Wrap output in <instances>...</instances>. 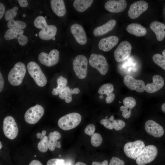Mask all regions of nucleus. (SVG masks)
I'll return each mask as SVG.
<instances>
[{"instance_id":"obj_33","label":"nucleus","mask_w":165,"mask_h":165,"mask_svg":"<svg viewBox=\"0 0 165 165\" xmlns=\"http://www.w3.org/2000/svg\"><path fill=\"white\" fill-rule=\"evenodd\" d=\"M154 62L165 71V57L159 53H156L152 57Z\"/></svg>"},{"instance_id":"obj_28","label":"nucleus","mask_w":165,"mask_h":165,"mask_svg":"<svg viewBox=\"0 0 165 165\" xmlns=\"http://www.w3.org/2000/svg\"><path fill=\"white\" fill-rule=\"evenodd\" d=\"M80 92L79 89L75 88L74 89H70L68 86H65L59 94V98L62 99H64L67 103L71 102L72 100V95L73 94H77Z\"/></svg>"},{"instance_id":"obj_36","label":"nucleus","mask_w":165,"mask_h":165,"mask_svg":"<svg viewBox=\"0 0 165 165\" xmlns=\"http://www.w3.org/2000/svg\"><path fill=\"white\" fill-rule=\"evenodd\" d=\"M18 10V8L16 6H15L12 9L7 10L5 14V19L8 21L14 19L13 18L17 15Z\"/></svg>"},{"instance_id":"obj_57","label":"nucleus","mask_w":165,"mask_h":165,"mask_svg":"<svg viewBox=\"0 0 165 165\" xmlns=\"http://www.w3.org/2000/svg\"><path fill=\"white\" fill-rule=\"evenodd\" d=\"M45 18H46V16H45Z\"/></svg>"},{"instance_id":"obj_37","label":"nucleus","mask_w":165,"mask_h":165,"mask_svg":"<svg viewBox=\"0 0 165 165\" xmlns=\"http://www.w3.org/2000/svg\"><path fill=\"white\" fill-rule=\"evenodd\" d=\"M124 106L132 110L136 105L135 99L132 97H125L123 101Z\"/></svg>"},{"instance_id":"obj_6","label":"nucleus","mask_w":165,"mask_h":165,"mask_svg":"<svg viewBox=\"0 0 165 165\" xmlns=\"http://www.w3.org/2000/svg\"><path fill=\"white\" fill-rule=\"evenodd\" d=\"M87 64V58L83 55H78L74 59L72 62L73 69L79 78L83 79L86 77Z\"/></svg>"},{"instance_id":"obj_32","label":"nucleus","mask_w":165,"mask_h":165,"mask_svg":"<svg viewBox=\"0 0 165 165\" xmlns=\"http://www.w3.org/2000/svg\"><path fill=\"white\" fill-rule=\"evenodd\" d=\"M46 165H72V163L70 160L53 158L48 160Z\"/></svg>"},{"instance_id":"obj_17","label":"nucleus","mask_w":165,"mask_h":165,"mask_svg":"<svg viewBox=\"0 0 165 165\" xmlns=\"http://www.w3.org/2000/svg\"><path fill=\"white\" fill-rule=\"evenodd\" d=\"M145 129L148 134L156 138L162 137L164 133L163 127L152 120H148L146 122Z\"/></svg>"},{"instance_id":"obj_10","label":"nucleus","mask_w":165,"mask_h":165,"mask_svg":"<svg viewBox=\"0 0 165 165\" xmlns=\"http://www.w3.org/2000/svg\"><path fill=\"white\" fill-rule=\"evenodd\" d=\"M3 130L5 135L9 139L13 140L17 137L18 129L13 117L8 116L4 118L3 121Z\"/></svg>"},{"instance_id":"obj_9","label":"nucleus","mask_w":165,"mask_h":165,"mask_svg":"<svg viewBox=\"0 0 165 165\" xmlns=\"http://www.w3.org/2000/svg\"><path fill=\"white\" fill-rule=\"evenodd\" d=\"M44 113V109L41 105H36L29 108L25 112L24 118L28 123L34 124L37 123Z\"/></svg>"},{"instance_id":"obj_1","label":"nucleus","mask_w":165,"mask_h":165,"mask_svg":"<svg viewBox=\"0 0 165 165\" xmlns=\"http://www.w3.org/2000/svg\"><path fill=\"white\" fill-rule=\"evenodd\" d=\"M34 24L36 28L42 29L38 33L39 38L45 40L53 39L55 36L57 29L54 25H48L45 18L42 16L37 17L35 20Z\"/></svg>"},{"instance_id":"obj_53","label":"nucleus","mask_w":165,"mask_h":165,"mask_svg":"<svg viewBox=\"0 0 165 165\" xmlns=\"http://www.w3.org/2000/svg\"><path fill=\"white\" fill-rule=\"evenodd\" d=\"M52 39L53 40H54L55 39V38L54 37Z\"/></svg>"},{"instance_id":"obj_16","label":"nucleus","mask_w":165,"mask_h":165,"mask_svg":"<svg viewBox=\"0 0 165 165\" xmlns=\"http://www.w3.org/2000/svg\"><path fill=\"white\" fill-rule=\"evenodd\" d=\"M71 31L77 42L79 44L84 45L87 41L86 35L84 29L80 24L76 23L70 28Z\"/></svg>"},{"instance_id":"obj_22","label":"nucleus","mask_w":165,"mask_h":165,"mask_svg":"<svg viewBox=\"0 0 165 165\" xmlns=\"http://www.w3.org/2000/svg\"><path fill=\"white\" fill-rule=\"evenodd\" d=\"M114 90V87L111 83H106L101 86L98 90V93L101 95L106 94L107 96L105 102L110 104L112 102L115 98V95L112 92Z\"/></svg>"},{"instance_id":"obj_30","label":"nucleus","mask_w":165,"mask_h":165,"mask_svg":"<svg viewBox=\"0 0 165 165\" xmlns=\"http://www.w3.org/2000/svg\"><path fill=\"white\" fill-rule=\"evenodd\" d=\"M57 86L53 88L52 94L54 95H59L61 91L65 87L67 83V79L62 76H60L57 79Z\"/></svg>"},{"instance_id":"obj_56","label":"nucleus","mask_w":165,"mask_h":165,"mask_svg":"<svg viewBox=\"0 0 165 165\" xmlns=\"http://www.w3.org/2000/svg\"><path fill=\"white\" fill-rule=\"evenodd\" d=\"M36 155H35V157H36Z\"/></svg>"},{"instance_id":"obj_4","label":"nucleus","mask_w":165,"mask_h":165,"mask_svg":"<svg viewBox=\"0 0 165 165\" xmlns=\"http://www.w3.org/2000/svg\"><path fill=\"white\" fill-rule=\"evenodd\" d=\"M27 68L29 74L38 86L43 87L46 85L47 79L37 63L34 61L30 62L27 64Z\"/></svg>"},{"instance_id":"obj_34","label":"nucleus","mask_w":165,"mask_h":165,"mask_svg":"<svg viewBox=\"0 0 165 165\" xmlns=\"http://www.w3.org/2000/svg\"><path fill=\"white\" fill-rule=\"evenodd\" d=\"M48 138L47 136H45L40 140L38 144V148L41 152H45L47 151L48 147Z\"/></svg>"},{"instance_id":"obj_2","label":"nucleus","mask_w":165,"mask_h":165,"mask_svg":"<svg viewBox=\"0 0 165 165\" xmlns=\"http://www.w3.org/2000/svg\"><path fill=\"white\" fill-rule=\"evenodd\" d=\"M81 115L77 112L68 114L60 118L58 121V125L61 129L68 130L73 129L80 123Z\"/></svg>"},{"instance_id":"obj_27","label":"nucleus","mask_w":165,"mask_h":165,"mask_svg":"<svg viewBox=\"0 0 165 165\" xmlns=\"http://www.w3.org/2000/svg\"><path fill=\"white\" fill-rule=\"evenodd\" d=\"M50 3L53 11L57 15L61 17L65 15L66 9L64 0H52Z\"/></svg>"},{"instance_id":"obj_39","label":"nucleus","mask_w":165,"mask_h":165,"mask_svg":"<svg viewBox=\"0 0 165 165\" xmlns=\"http://www.w3.org/2000/svg\"><path fill=\"white\" fill-rule=\"evenodd\" d=\"M95 127L93 124L88 125L84 129L85 133L89 136H91L94 133Z\"/></svg>"},{"instance_id":"obj_54","label":"nucleus","mask_w":165,"mask_h":165,"mask_svg":"<svg viewBox=\"0 0 165 165\" xmlns=\"http://www.w3.org/2000/svg\"><path fill=\"white\" fill-rule=\"evenodd\" d=\"M59 156V157H61V155H59V156Z\"/></svg>"},{"instance_id":"obj_8","label":"nucleus","mask_w":165,"mask_h":165,"mask_svg":"<svg viewBox=\"0 0 165 165\" xmlns=\"http://www.w3.org/2000/svg\"><path fill=\"white\" fill-rule=\"evenodd\" d=\"M89 62L90 65L102 75H105L107 73L108 65L106 58L103 55L92 53L90 56Z\"/></svg>"},{"instance_id":"obj_25","label":"nucleus","mask_w":165,"mask_h":165,"mask_svg":"<svg viewBox=\"0 0 165 165\" xmlns=\"http://www.w3.org/2000/svg\"><path fill=\"white\" fill-rule=\"evenodd\" d=\"M61 137L60 133L57 131H55L49 133L48 147L50 151H54L56 147L58 148H61L60 142L57 141Z\"/></svg>"},{"instance_id":"obj_46","label":"nucleus","mask_w":165,"mask_h":165,"mask_svg":"<svg viewBox=\"0 0 165 165\" xmlns=\"http://www.w3.org/2000/svg\"><path fill=\"white\" fill-rule=\"evenodd\" d=\"M28 165H43L42 163L37 160H33L31 161Z\"/></svg>"},{"instance_id":"obj_26","label":"nucleus","mask_w":165,"mask_h":165,"mask_svg":"<svg viewBox=\"0 0 165 165\" xmlns=\"http://www.w3.org/2000/svg\"><path fill=\"white\" fill-rule=\"evenodd\" d=\"M126 29L129 33L138 37L143 36L147 33L146 28L138 23L130 24L127 26Z\"/></svg>"},{"instance_id":"obj_12","label":"nucleus","mask_w":165,"mask_h":165,"mask_svg":"<svg viewBox=\"0 0 165 165\" xmlns=\"http://www.w3.org/2000/svg\"><path fill=\"white\" fill-rule=\"evenodd\" d=\"M59 59V53L56 49L52 50L49 54L41 52L39 55L38 59L42 64L51 67L56 64Z\"/></svg>"},{"instance_id":"obj_35","label":"nucleus","mask_w":165,"mask_h":165,"mask_svg":"<svg viewBox=\"0 0 165 165\" xmlns=\"http://www.w3.org/2000/svg\"><path fill=\"white\" fill-rule=\"evenodd\" d=\"M102 136L98 133H95L91 136V144L95 147L99 146L102 143Z\"/></svg>"},{"instance_id":"obj_42","label":"nucleus","mask_w":165,"mask_h":165,"mask_svg":"<svg viewBox=\"0 0 165 165\" xmlns=\"http://www.w3.org/2000/svg\"><path fill=\"white\" fill-rule=\"evenodd\" d=\"M18 1L21 7H25L28 5V2L26 0H18Z\"/></svg>"},{"instance_id":"obj_15","label":"nucleus","mask_w":165,"mask_h":165,"mask_svg":"<svg viewBox=\"0 0 165 165\" xmlns=\"http://www.w3.org/2000/svg\"><path fill=\"white\" fill-rule=\"evenodd\" d=\"M125 85L129 89L135 90L141 93L145 90V84L144 82L140 79H136L129 75L125 76L123 79Z\"/></svg>"},{"instance_id":"obj_20","label":"nucleus","mask_w":165,"mask_h":165,"mask_svg":"<svg viewBox=\"0 0 165 165\" xmlns=\"http://www.w3.org/2000/svg\"><path fill=\"white\" fill-rule=\"evenodd\" d=\"M118 38L115 36H111L101 39L98 43L100 50L107 52L111 50L118 43Z\"/></svg>"},{"instance_id":"obj_7","label":"nucleus","mask_w":165,"mask_h":165,"mask_svg":"<svg viewBox=\"0 0 165 165\" xmlns=\"http://www.w3.org/2000/svg\"><path fill=\"white\" fill-rule=\"evenodd\" d=\"M145 147V144L141 140L129 142L124 146L123 150L126 155L129 158L136 160Z\"/></svg>"},{"instance_id":"obj_43","label":"nucleus","mask_w":165,"mask_h":165,"mask_svg":"<svg viewBox=\"0 0 165 165\" xmlns=\"http://www.w3.org/2000/svg\"><path fill=\"white\" fill-rule=\"evenodd\" d=\"M5 11V7L1 3H0V19L3 16Z\"/></svg>"},{"instance_id":"obj_47","label":"nucleus","mask_w":165,"mask_h":165,"mask_svg":"<svg viewBox=\"0 0 165 165\" xmlns=\"http://www.w3.org/2000/svg\"><path fill=\"white\" fill-rule=\"evenodd\" d=\"M161 109L162 111L165 113V102L162 105Z\"/></svg>"},{"instance_id":"obj_50","label":"nucleus","mask_w":165,"mask_h":165,"mask_svg":"<svg viewBox=\"0 0 165 165\" xmlns=\"http://www.w3.org/2000/svg\"><path fill=\"white\" fill-rule=\"evenodd\" d=\"M0 149H1L2 147V144L1 143V142L0 141Z\"/></svg>"},{"instance_id":"obj_31","label":"nucleus","mask_w":165,"mask_h":165,"mask_svg":"<svg viewBox=\"0 0 165 165\" xmlns=\"http://www.w3.org/2000/svg\"><path fill=\"white\" fill-rule=\"evenodd\" d=\"M7 26L9 29L15 28L22 29L26 28V25L24 22L15 20L13 19L8 21Z\"/></svg>"},{"instance_id":"obj_24","label":"nucleus","mask_w":165,"mask_h":165,"mask_svg":"<svg viewBox=\"0 0 165 165\" xmlns=\"http://www.w3.org/2000/svg\"><path fill=\"white\" fill-rule=\"evenodd\" d=\"M116 21L112 19L103 25L95 28L93 31L94 35L98 36L103 35L112 30L115 27Z\"/></svg>"},{"instance_id":"obj_19","label":"nucleus","mask_w":165,"mask_h":165,"mask_svg":"<svg viewBox=\"0 0 165 165\" xmlns=\"http://www.w3.org/2000/svg\"><path fill=\"white\" fill-rule=\"evenodd\" d=\"M100 123L106 128L112 130L114 128L116 130L122 129L125 126V122L121 120H115L113 116H111L109 119H101Z\"/></svg>"},{"instance_id":"obj_58","label":"nucleus","mask_w":165,"mask_h":165,"mask_svg":"<svg viewBox=\"0 0 165 165\" xmlns=\"http://www.w3.org/2000/svg\"></svg>"},{"instance_id":"obj_21","label":"nucleus","mask_w":165,"mask_h":165,"mask_svg":"<svg viewBox=\"0 0 165 165\" xmlns=\"http://www.w3.org/2000/svg\"><path fill=\"white\" fill-rule=\"evenodd\" d=\"M153 82L147 84L145 86V90L149 93H155L163 86L164 81L163 78L159 75H155L152 77Z\"/></svg>"},{"instance_id":"obj_29","label":"nucleus","mask_w":165,"mask_h":165,"mask_svg":"<svg viewBox=\"0 0 165 165\" xmlns=\"http://www.w3.org/2000/svg\"><path fill=\"white\" fill-rule=\"evenodd\" d=\"M93 1L92 0H75L73 2V6L77 11L82 12L91 6Z\"/></svg>"},{"instance_id":"obj_18","label":"nucleus","mask_w":165,"mask_h":165,"mask_svg":"<svg viewBox=\"0 0 165 165\" xmlns=\"http://www.w3.org/2000/svg\"><path fill=\"white\" fill-rule=\"evenodd\" d=\"M127 6V3L126 0H110L105 2V8L107 10L110 12L118 13L124 10Z\"/></svg>"},{"instance_id":"obj_5","label":"nucleus","mask_w":165,"mask_h":165,"mask_svg":"<svg viewBox=\"0 0 165 165\" xmlns=\"http://www.w3.org/2000/svg\"><path fill=\"white\" fill-rule=\"evenodd\" d=\"M158 152V149L156 146L153 145H147L136 159V163L138 165H144L149 163L155 159Z\"/></svg>"},{"instance_id":"obj_3","label":"nucleus","mask_w":165,"mask_h":165,"mask_svg":"<svg viewBox=\"0 0 165 165\" xmlns=\"http://www.w3.org/2000/svg\"><path fill=\"white\" fill-rule=\"evenodd\" d=\"M26 72L25 65L21 62L17 63L9 73L8 80L13 86H18L22 82Z\"/></svg>"},{"instance_id":"obj_55","label":"nucleus","mask_w":165,"mask_h":165,"mask_svg":"<svg viewBox=\"0 0 165 165\" xmlns=\"http://www.w3.org/2000/svg\"><path fill=\"white\" fill-rule=\"evenodd\" d=\"M37 35H38V34H35V36H37Z\"/></svg>"},{"instance_id":"obj_14","label":"nucleus","mask_w":165,"mask_h":165,"mask_svg":"<svg viewBox=\"0 0 165 165\" xmlns=\"http://www.w3.org/2000/svg\"><path fill=\"white\" fill-rule=\"evenodd\" d=\"M24 32L22 29H9L6 31L4 37L7 40L17 38L20 45L24 46L27 43L28 38L26 36L23 35Z\"/></svg>"},{"instance_id":"obj_23","label":"nucleus","mask_w":165,"mask_h":165,"mask_svg":"<svg viewBox=\"0 0 165 165\" xmlns=\"http://www.w3.org/2000/svg\"><path fill=\"white\" fill-rule=\"evenodd\" d=\"M150 29L155 33L157 39L160 41L163 40L165 37V24L160 22L154 21L150 24Z\"/></svg>"},{"instance_id":"obj_45","label":"nucleus","mask_w":165,"mask_h":165,"mask_svg":"<svg viewBox=\"0 0 165 165\" xmlns=\"http://www.w3.org/2000/svg\"><path fill=\"white\" fill-rule=\"evenodd\" d=\"M4 84V79L3 78L2 76L1 73H0V92H1L2 90Z\"/></svg>"},{"instance_id":"obj_44","label":"nucleus","mask_w":165,"mask_h":165,"mask_svg":"<svg viewBox=\"0 0 165 165\" xmlns=\"http://www.w3.org/2000/svg\"><path fill=\"white\" fill-rule=\"evenodd\" d=\"M46 132L45 130L42 131V133L40 132L37 133L36 134V136L38 138L41 139L45 136Z\"/></svg>"},{"instance_id":"obj_40","label":"nucleus","mask_w":165,"mask_h":165,"mask_svg":"<svg viewBox=\"0 0 165 165\" xmlns=\"http://www.w3.org/2000/svg\"><path fill=\"white\" fill-rule=\"evenodd\" d=\"M109 165H125L124 161L119 158L112 157Z\"/></svg>"},{"instance_id":"obj_11","label":"nucleus","mask_w":165,"mask_h":165,"mask_svg":"<svg viewBox=\"0 0 165 165\" xmlns=\"http://www.w3.org/2000/svg\"><path fill=\"white\" fill-rule=\"evenodd\" d=\"M132 50V46L128 41L121 42L115 50L114 54L116 61L118 62H122L130 55Z\"/></svg>"},{"instance_id":"obj_13","label":"nucleus","mask_w":165,"mask_h":165,"mask_svg":"<svg viewBox=\"0 0 165 165\" xmlns=\"http://www.w3.org/2000/svg\"><path fill=\"white\" fill-rule=\"evenodd\" d=\"M148 8L147 2L144 0L136 1L131 4L128 12L130 18L135 19L138 17Z\"/></svg>"},{"instance_id":"obj_48","label":"nucleus","mask_w":165,"mask_h":165,"mask_svg":"<svg viewBox=\"0 0 165 165\" xmlns=\"http://www.w3.org/2000/svg\"><path fill=\"white\" fill-rule=\"evenodd\" d=\"M75 165H86L85 163L81 162H78Z\"/></svg>"},{"instance_id":"obj_51","label":"nucleus","mask_w":165,"mask_h":165,"mask_svg":"<svg viewBox=\"0 0 165 165\" xmlns=\"http://www.w3.org/2000/svg\"><path fill=\"white\" fill-rule=\"evenodd\" d=\"M99 97L100 98H102L103 97V96L102 95H101Z\"/></svg>"},{"instance_id":"obj_49","label":"nucleus","mask_w":165,"mask_h":165,"mask_svg":"<svg viewBox=\"0 0 165 165\" xmlns=\"http://www.w3.org/2000/svg\"><path fill=\"white\" fill-rule=\"evenodd\" d=\"M163 55L165 57V49L163 50L162 52Z\"/></svg>"},{"instance_id":"obj_41","label":"nucleus","mask_w":165,"mask_h":165,"mask_svg":"<svg viewBox=\"0 0 165 165\" xmlns=\"http://www.w3.org/2000/svg\"><path fill=\"white\" fill-rule=\"evenodd\" d=\"M92 165H108V161L107 160H105L102 162L94 161L92 163Z\"/></svg>"},{"instance_id":"obj_52","label":"nucleus","mask_w":165,"mask_h":165,"mask_svg":"<svg viewBox=\"0 0 165 165\" xmlns=\"http://www.w3.org/2000/svg\"><path fill=\"white\" fill-rule=\"evenodd\" d=\"M23 16L24 17H25L26 16V15L25 14H23Z\"/></svg>"},{"instance_id":"obj_38","label":"nucleus","mask_w":165,"mask_h":165,"mask_svg":"<svg viewBox=\"0 0 165 165\" xmlns=\"http://www.w3.org/2000/svg\"><path fill=\"white\" fill-rule=\"evenodd\" d=\"M120 110L122 112V115L123 117L126 119L129 118L131 116V110L124 106H122L120 108Z\"/></svg>"}]
</instances>
